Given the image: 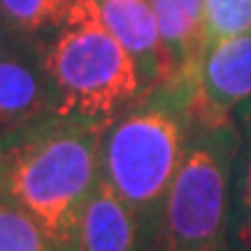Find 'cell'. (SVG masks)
Masks as SVG:
<instances>
[{
  "label": "cell",
  "mask_w": 251,
  "mask_h": 251,
  "mask_svg": "<svg viewBox=\"0 0 251 251\" xmlns=\"http://www.w3.org/2000/svg\"><path fill=\"white\" fill-rule=\"evenodd\" d=\"M47 109H54V93L42 56L5 45L0 51V140L40 121Z\"/></svg>",
  "instance_id": "cell-7"
},
{
  "label": "cell",
  "mask_w": 251,
  "mask_h": 251,
  "mask_svg": "<svg viewBox=\"0 0 251 251\" xmlns=\"http://www.w3.org/2000/svg\"><path fill=\"white\" fill-rule=\"evenodd\" d=\"M242 240L247 251H251V156L247 163L244 175V224H242Z\"/></svg>",
  "instance_id": "cell-13"
},
{
  "label": "cell",
  "mask_w": 251,
  "mask_h": 251,
  "mask_svg": "<svg viewBox=\"0 0 251 251\" xmlns=\"http://www.w3.org/2000/svg\"><path fill=\"white\" fill-rule=\"evenodd\" d=\"M77 251H137V228L130 209L100 172L84 205Z\"/></svg>",
  "instance_id": "cell-9"
},
{
  "label": "cell",
  "mask_w": 251,
  "mask_h": 251,
  "mask_svg": "<svg viewBox=\"0 0 251 251\" xmlns=\"http://www.w3.org/2000/svg\"><path fill=\"white\" fill-rule=\"evenodd\" d=\"M109 119L61 117L35 121L7 137L0 149L5 196L42 226L58 249L77 244L84 205L100 175L102 140Z\"/></svg>",
  "instance_id": "cell-1"
},
{
  "label": "cell",
  "mask_w": 251,
  "mask_h": 251,
  "mask_svg": "<svg viewBox=\"0 0 251 251\" xmlns=\"http://www.w3.org/2000/svg\"><path fill=\"white\" fill-rule=\"evenodd\" d=\"M77 0H0V21L19 35L58 30Z\"/></svg>",
  "instance_id": "cell-10"
},
{
  "label": "cell",
  "mask_w": 251,
  "mask_h": 251,
  "mask_svg": "<svg viewBox=\"0 0 251 251\" xmlns=\"http://www.w3.org/2000/svg\"><path fill=\"white\" fill-rule=\"evenodd\" d=\"M251 100V33L207 47L186 96V117L200 130L230 126L237 105Z\"/></svg>",
  "instance_id": "cell-5"
},
{
  "label": "cell",
  "mask_w": 251,
  "mask_h": 251,
  "mask_svg": "<svg viewBox=\"0 0 251 251\" xmlns=\"http://www.w3.org/2000/svg\"><path fill=\"white\" fill-rule=\"evenodd\" d=\"M102 24L119 45L130 54L142 96L149 98L156 91L172 84L170 58L163 45L158 21L149 0H98Z\"/></svg>",
  "instance_id": "cell-6"
},
{
  "label": "cell",
  "mask_w": 251,
  "mask_h": 251,
  "mask_svg": "<svg viewBox=\"0 0 251 251\" xmlns=\"http://www.w3.org/2000/svg\"><path fill=\"white\" fill-rule=\"evenodd\" d=\"M149 2L170 58L172 84L168 89L181 91L186 98L207 51L205 0H149Z\"/></svg>",
  "instance_id": "cell-8"
},
{
  "label": "cell",
  "mask_w": 251,
  "mask_h": 251,
  "mask_svg": "<svg viewBox=\"0 0 251 251\" xmlns=\"http://www.w3.org/2000/svg\"><path fill=\"white\" fill-rule=\"evenodd\" d=\"M42 226L12 198H0V251H54Z\"/></svg>",
  "instance_id": "cell-11"
},
{
  "label": "cell",
  "mask_w": 251,
  "mask_h": 251,
  "mask_svg": "<svg viewBox=\"0 0 251 251\" xmlns=\"http://www.w3.org/2000/svg\"><path fill=\"white\" fill-rule=\"evenodd\" d=\"M251 33V0H205L207 47Z\"/></svg>",
  "instance_id": "cell-12"
},
{
  "label": "cell",
  "mask_w": 251,
  "mask_h": 251,
  "mask_svg": "<svg viewBox=\"0 0 251 251\" xmlns=\"http://www.w3.org/2000/svg\"><path fill=\"white\" fill-rule=\"evenodd\" d=\"M233 153L230 126L202 130L200 140L188 144L165 200L153 251H224Z\"/></svg>",
  "instance_id": "cell-4"
},
{
  "label": "cell",
  "mask_w": 251,
  "mask_h": 251,
  "mask_svg": "<svg viewBox=\"0 0 251 251\" xmlns=\"http://www.w3.org/2000/svg\"><path fill=\"white\" fill-rule=\"evenodd\" d=\"M5 49V35H2V21H0V51Z\"/></svg>",
  "instance_id": "cell-14"
},
{
  "label": "cell",
  "mask_w": 251,
  "mask_h": 251,
  "mask_svg": "<svg viewBox=\"0 0 251 251\" xmlns=\"http://www.w3.org/2000/svg\"><path fill=\"white\" fill-rule=\"evenodd\" d=\"M144 102L112 126L109 124L100 172L124 200L137 228V251H153L161 228L165 200L186 153V133L179 119V105Z\"/></svg>",
  "instance_id": "cell-2"
},
{
  "label": "cell",
  "mask_w": 251,
  "mask_h": 251,
  "mask_svg": "<svg viewBox=\"0 0 251 251\" xmlns=\"http://www.w3.org/2000/svg\"><path fill=\"white\" fill-rule=\"evenodd\" d=\"M54 93V114L112 119L142 96L130 54L100 17L98 0H77L42 54Z\"/></svg>",
  "instance_id": "cell-3"
}]
</instances>
